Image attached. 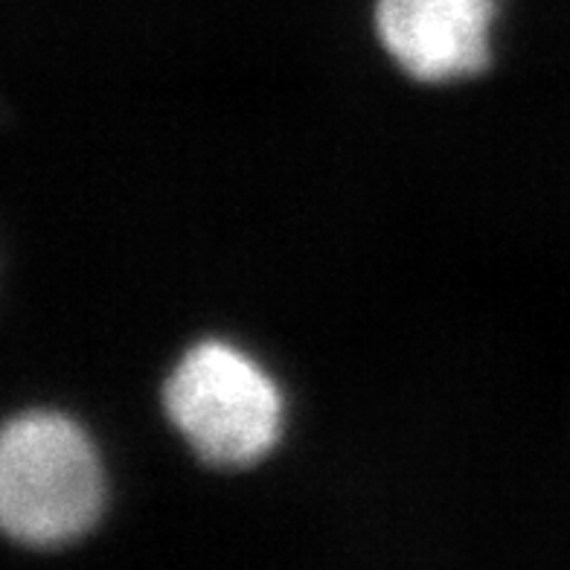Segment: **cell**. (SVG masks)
<instances>
[{
    "label": "cell",
    "instance_id": "3",
    "mask_svg": "<svg viewBox=\"0 0 570 570\" xmlns=\"http://www.w3.org/2000/svg\"><path fill=\"white\" fill-rule=\"evenodd\" d=\"M498 0H375L384 50L416 82H454L492 61Z\"/></svg>",
    "mask_w": 570,
    "mask_h": 570
},
{
    "label": "cell",
    "instance_id": "1",
    "mask_svg": "<svg viewBox=\"0 0 570 570\" xmlns=\"http://www.w3.org/2000/svg\"><path fill=\"white\" fill-rule=\"evenodd\" d=\"M106 503L99 458L61 413L32 411L0 436V527L23 548L53 550L94 530Z\"/></svg>",
    "mask_w": 570,
    "mask_h": 570
},
{
    "label": "cell",
    "instance_id": "2",
    "mask_svg": "<svg viewBox=\"0 0 570 570\" xmlns=\"http://www.w3.org/2000/svg\"><path fill=\"white\" fill-rule=\"evenodd\" d=\"M166 416L213 469H248L283 434V396L259 364L222 341H204L164 384Z\"/></svg>",
    "mask_w": 570,
    "mask_h": 570
}]
</instances>
